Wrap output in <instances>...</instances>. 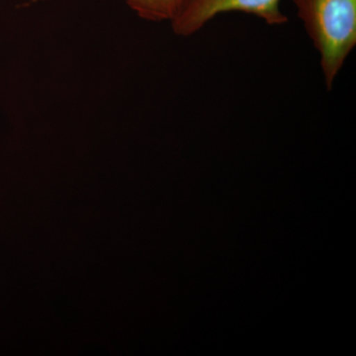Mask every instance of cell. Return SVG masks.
<instances>
[{"label": "cell", "instance_id": "6da1fadb", "mask_svg": "<svg viewBox=\"0 0 356 356\" xmlns=\"http://www.w3.org/2000/svg\"><path fill=\"white\" fill-rule=\"evenodd\" d=\"M331 89L356 44V0H293Z\"/></svg>", "mask_w": 356, "mask_h": 356}, {"label": "cell", "instance_id": "7a4b0ae2", "mask_svg": "<svg viewBox=\"0 0 356 356\" xmlns=\"http://www.w3.org/2000/svg\"><path fill=\"white\" fill-rule=\"evenodd\" d=\"M236 11L252 14L268 25L288 21L281 11L280 0H186L170 21L175 34L187 37L202 29L215 16Z\"/></svg>", "mask_w": 356, "mask_h": 356}, {"label": "cell", "instance_id": "3957f363", "mask_svg": "<svg viewBox=\"0 0 356 356\" xmlns=\"http://www.w3.org/2000/svg\"><path fill=\"white\" fill-rule=\"evenodd\" d=\"M129 6L146 20H172L186 0H125Z\"/></svg>", "mask_w": 356, "mask_h": 356}]
</instances>
